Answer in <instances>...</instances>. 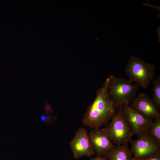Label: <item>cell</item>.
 Returning <instances> with one entry per match:
<instances>
[{
	"label": "cell",
	"instance_id": "cell-1",
	"mask_svg": "<svg viewBox=\"0 0 160 160\" xmlns=\"http://www.w3.org/2000/svg\"><path fill=\"white\" fill-rule=\"evenodd\" d=\"M108 77L97 90L94 100L84 113L82 120L84 125L93 129H99L107 124L116 113L118 108L108 92Z\"/></svg>",
	"mask_w": 160,
	"mask_h": 160
},
{
	"label": "cell",
	"instance_id": "cell-2",
	"mask_svg": "<svg viewBox=\"0 0 160 160\" xmlns=\"http://www.w3.org/2000/svg\"><path fill=\"white\" fill-rule=\"evenodd\" d=\"M109 95L117 108L129 105L136 97L139 87L129 80L109 75Z\"/></svg>",
	"mask_w": 160,
	"mask_h": 160
},
{
	"label": "cell",
	"instance_id": "cell-3",
	"mask_svg": "<svg viewBox=\"0 0 160 160\" xmlns=\"http://www.w3.org/2000/svg\"><path fill=\"white\" fill-rule=\"evenodd\" d=\"M156 70L154 65L146 62L140 58L132 56L128 60L124 71L130 81L145 89L154 79Z\"/></svg>",
	"mask_w": 160,
	"mask_h": 160
},
{
	"label": "cell",
	"instance_id": "cell-4",
	"mask_svg": "<svg viewBox=\"0 0 160 160\" xmlns=\"http://www.w3.org/2000/svg\"><path fill=\"white\" fill-rule=\"evenodd\" d=\"M101 129L116 145L127 144L132 140L133 134L122 113L121 107L119 108L109 124Z\"/></svg>",
	"mask_w": 160,
	"mask_h": 160
},
{
	"label": "cell",
	"instance_id": "cell-5",
	"mask_svg": "<svg viewBox=\"0 0 160 160\" xmlns=\"http://www.w3.org/2000/svg\"><path fill=\"white\" fill-rule=\"evenodd\" d=\"M130 149L134 157L132 160H140L160 153V144L147 134L132 140Z\"/></svg>",
	"mask_w": 160,
	"mask_h": 160
},
{
	"label": "cell",
	"instance_id": "cell-6",
	"mask_svg": "<svg viewBox=\"0 0 160 160\" xmlns=\"http://www.w3.org/2000/svg\"><path fill=\"white\" fill-rule=\"evenodd\" d=\"M121 110L133 135L139 137L147 134L153 121L145 117L129 105H124L121 107Z\"/></svg>",
	"mask_w": 160,
	"mask_h": 160
},
{
	"label": "cell",
	"instance_id": "cell-7",
	"mask_svg": "<svg viewBox=\"0 0 160 160\" xmlns=\"http://www.w3.org/2000/svg\"><path fill=\"white\" fill-rule=\"evenodd\" d=\"M69 145L73 156L76 159L84 156L91 157L95 154L88 134L84 127L80 128L77 130Z\"/></svg>",
	"mask_w": 160,
	"mask_h": 160
},
{
	"label": "cell",
	"instance_id": "cell-8",
	"mask_svg": "<svg viewBox=\"0 0 160 160\" xmlns=\"http://www.w3.org/2000/svg\"><path fill=\"white\" fill-rule=\"evenodd\" d=\"M129 105L151 120L160 117L159 109L152 99L143 92L140 93Z\"/></svg>",
	"mask_w": 160,
	"mask_h": 160
},
{
	"label": "cell",
	"instance_id": "cell-9",
	"mask_svg": "<svg viewBox=\"0 0 160 160\" xmlns=\"http://www.w3.org/2000/svg\"><path fill=\"white\" fill-rule=\"evenodd\" d=\"M88 136L97 156L105 157L115 146L101 129H93L88 133Z\"/></svg>",
	"mask_w": 160,
	"mask_h": 160
},
{
	"label": "cell",
	"instance_id": "cell-10",
	"mask_svg": "<svg viewBox=\"0 0 160 160\" xmlns=\"http://www.w3.org/2000/svg\"><path fill=\"white\" fill-rule=\"evenodd\" d=\"M132 154L126 144L115 146L105 157L108 160H132Z\"/></svg>",
	"mask_w": 160,
	"mask_h": 160
},
{
	"label": "cell",
	"instance_id": "cell-11",
	"mask_svg": "<svg viewBox=\"0 0 160 160\" xmlns=\"http://www.w3.org/2000/svg\"><path fill=\"white\" fill-rule=\"evenodd\" d=\"M153 121L147 134L160 144V117Z\"/></svg>",
	"mask_w": 160,
	"mask_h": 160
},
{
	"label": "cell",
	"instance_id": "cell-12",
	"mask_svg": "<svg viewBox=\"0 0 160 160\" xmlns=\"http://www.w3.org/2000/svg\"><path fill=\"white\" fill-rule=\"evenodd\" d=\"M153 87L152 89L153 101L159 109H160V76H158L152 81Z\"/></svg>",
	"mask_w": 160,
	"mask_h": 160
},
{
	"label": "cell",
	"instance_id": "cell-13",
	"mask_svg": "<svg viewBox=\"0 0 160 160\" xmlns=\"http://www.w3.org/2000/svg\"><path fill=\"white\" fill-rule=\"evenodd\" d=\"M140 160H160V153L150 157Z\"/></svg>",
	"mask_w": 160,
	"mask_h": 160
},
{
	"label": "cell",
	"instance_id": "cell-14",
	"mask_svg": "<svg viewBox=\"0 0 160 160\" xmlns=\"http://www.w3.org/2000/svg\"><path fill=\"white\" fill-rule=\"evenodd\" d=\"M91 160H108V159L105 157H101L97 156L94 158H91Z\"/></svg>",
	"mask_w": 160,
	"mask_h": 160
},
{
	"label": "cell",
	"instance_id": "cell-15",
	"mask_svg": "<svg viewBox=\"0 0 160 160\" xmlns=\"http://www.w3.org/2000/svg\"><path fill=\"white\" fill-rule=\"evenodd\" d=\"M41 120L42 121H44L46 120V117L44 115H42L40 117Z\"/></svg>",
	"mask_w": 160,
	"mask_h": 160
}]
</instances>
